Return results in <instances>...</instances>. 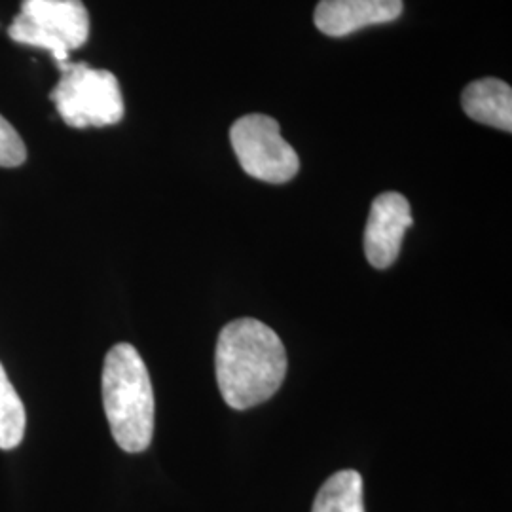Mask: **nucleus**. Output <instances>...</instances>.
Here are the masks:
<instances>
[{
    "label": "nucleus",
    "instance_id": "1",
    "mask_svg": "<svg viewBox=\"0 0 512 512\" xmlns=\"http://www.w3.org/2000/svg\"><path fill=\"white\" fill-rule=\"evenodd\" d=\"M215 372L226 404L247 410L277 393L287 374V351L262 321L236 319L220 330Z\"/></svg>",
    "mask_w": 512,
    "mask_h": 512
},
{
    "label": "nucleus",
    "instance_id": "2",
    "mask_svg": "<svg viewBox=\"0 0 512 512\" xmlns=\"http://www.w3.org/2000/svg\"><path fill=\"white\" fill-rule=\"evenodd\" d=\"M103 404L116 444L145 452L154 435V391L147 365L131 344H116L103 366Z\"/></svg>",
    "mask_w": 512,
    "mask_h": 512
},
{
    "label": "nucleus",
    "instance_id": "3",
    "mask_svg": "<svg viewBox=\"0 0 512 512\" xmlns=\"http://www.w3.org/2000/svg\"><path fill=\"white\" fill-rule=\"evenodd\" d=\"M50 93L61 120L71 128H105L124 118V97L118 78L86 63H65Z\"/></svg>",
    "mask_w": 512,
    "mask_h": 512
},
{
    "label": "nucleus",
    "instance_id": "4",
    "mask_svg": "<svg viewBox=\"0 0 512 512\" xmlns=\"http://www.w3.org/2000/svg\"><path fill=\"white\" fill-rule=\"evenodd\" d=\"M8 35L21 46L50 52L63 67L69 54L88 42L90 14L82 0H21Z\"/></svg>",
    "mask_w": 512,
    "mask_h": 512
},
{
    "label": "nucleus",
    "instance_id": "5",
    "mask_svg": "<svg viewBox=\"0 0 512 512\" xmlns=\"http://www.w3.org/2000/svg\"><path fill=\"white\" fill-rule=\"evenodd\" d=\"M230 143L241 169L258 181L287 183L300 169L298 154L281 137L279 124L266 114L239 118L230 129Z\"/></svg>",
    "mask_w": 512,
    "mask_h": 512
},
{
    "label": "nucleus",
    "instance_id": "6",
    "mask_svg": "<svg viewBox=\"0 0 512 512\" xmlns=\"http://www.w3.org/2000/svg\"><path fill=\"white\" fill-rule=\"evenodd\" d=\"M410 203L399 192L380 194L370 207L366 220V260L378 268H389L401 253L404 234L412 226Z\"/></svg>",
    "mask_w": 512,
    "mask_h": 512
},
{
    "label": "nucleus",
    "instance_id": "7",
    "mask_svg": "<svg viewBox=\"0 0 512 512\" xmlns=\"http://www.w3.org/2000/svg\"><path fill=\"white\" fill-rule=\"evenodd\" d=\"M403 14V0H321L313 21L329 37H346L368 25L389 23Z\"/></svg>",
    "mask_w": 512,
    "mask_h": 512
},
{
    "label": "nucleus",
    "instance_id": "8",
    "mask_svg": "<svg viewBox=\"0 0 512 512\" xmlns=\"http://www.w3.org/2000/svg\"><path fill=\"white\" fill-rule=\"evenodd\" d=\"M461 105L475 122L511 133L512 90L507 82L497 78L476 80L465 88Z\"/></svg>",
    "mask_w": 512,
    "mask_h": 512
},
{
    "label": "nucleus",
    "instance_id": "9",
    "mask_svg": "<svg viewBox=\"0 0 512 512\" xmlns=\"http://www.w3.org/2000/svg\"><path fill=\"white\" fill-rule=\"evenodd\" d=\"M311 512H366L363 476L353 469L334 473L319 488Z\"/></svg>",
    "mask_w": 512,
    "mask_h": 512
},
{
    "label": "nucleus",
    "instance_id": "10",
    "mask_svg": "<svg viewBox=\"0 0 512 512\" xmlns=\"http://www.w3.org/2000/svg\"><path fill=\"white\" fill-rule=\"evenodd\" d=\"M25 406L10 382L4 366L0 365V450H12L21 444L25 435Z\"/></svg>",
    "mask_w": 512,
    "mask_h": 512
},
{
    "label": "nucleus",
    "instance_id": "11",
    "mask_svg": "<svg viewBox=\"0 0 512 512\" xmlns=\"http://www.w3.org/2000/svg\"><path fill=\"white\" fill-rule=\"evenodd\" d=\"M27 158V148L14 126L0 116V167H18Z\"/></svg>",
    "mask_w": 512,
    "mask_h": 512
}]
</instances>
